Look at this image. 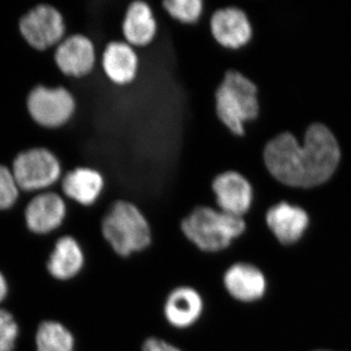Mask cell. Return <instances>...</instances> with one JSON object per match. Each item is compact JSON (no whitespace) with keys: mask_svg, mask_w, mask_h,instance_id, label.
<instances>
[{"mask_svg":"<svg viewBox=\"0 0 351 351\" xmlns=\"http://www.w3.org/2000/svg\"><path fill=\"white\" fill-rule=\"evenodd\" d=\"M101 66L110 82L124 86L133 82L138 75V55L125 41H112L104 50Z\"/></svg>","mask_w":351,"mask_h":351,"instance_id":"obj_15","label":"cell"},{"mask_svg":"<svg viewBox=\"0 0 351 351\" xmlns=\"http://www.w3.org/2000/svg\"><path fill=\"white\" fill-rule=\"evenodd\" d=\"M246 228L243 218L209 206L195 208L181 221L184 237L200 251L211 254L226 250Z\"/></svg>","mask_w":351,"mask_h":351,"instance_id":"obj_3","label":"cell"},{"mask_svg":"<svg viewBox=\"0 0 351 351\" xmlns=\"http://www.w3.org/2000/svg\"><path fill=\"white\" fill-rule=\"evenodd\" d=\"M265 221L280 243L290 245L301 239L308 226V215L302 208L279 202L269 208Z\"/></svg>","mask_w":351,"mask_h":351,"instance_id":"obj_13","label":"cell"},{"mask_svg":"<svg viewBox=\"0 0 351 351\" xmlns=\"http://www.w3.org/2000/svg\"><path fill=\"white\" fill-rule=\"evenodd\" d=\"M64 195L83 206L93 205L103 193L105 181L99 171L78 167L69 171L62 182Z\"/></svg>","mask_w":351,"mask_h":351,"instance_id":"obj_17","label":"cell"},{"mask_svg":"<svg viewBox=\"0 0 351 351\" xmlns=\"http://www.w3.org/2000/svg\"><path fill=\"white\" fill-rule=\"evenodd\" d=\"M85 257L82 246L73 237L58 240L47 263L48 271L59 280H69L82 271Z\"/></svg>","mask_w":351,"mask_h":351,"instance_id":"obj_18","label":"cell"},{"mask_svg":"<svg viewBox=\"0 0 351 351\" xmlns=\"http://www.w3.org/2000/svg\"><path fill=\"white\" fill-rule=\"evenodd\" d=\"M166 12L182 24H195L203 13L201 0H166L162 3Z\"/></svg>","mask_w":351,"mask_h":351,"instance_id":"obj_20","label":"cell"},{"mask_svg":"<svg viewBox=\"0 0 351 351\" xmlns=\"http://www.w3.org/2000/svg\"><path fill=\"white\" fill-rule=\"evenodd\" d=\"M215 110L219 121L235 136H243L247 122L258 117V88L234 69L226 71L215 92Z\"/></svg>","mask_w":351,"mask_h":351,"instance_id":"obj_4","label":"cell"},{"mask_svg":"<svg viewBox=\"0 0 351 351\" xmlns=\"http://www.w3.org/2000/svg\"><path fill=\"white\" fill-rule=\"evenodd\" d=\"M318 351H325V350H318Z\"/></svg>","mask_w":351,"mask_h":351,"instance_id":"obj_25","label":"cell"},{"mask_svg":"<svg viewBox=\"0 0 351 351\" xmlns=\"http://www.w3.org/2000/svg\"><path fill=\"white\" fill-rule=\"evenodd\" d=\"M204 313V300L191 286L173 289L164 302L163 314L170 326L184 330L193 327Z\"/></svg>","mask_w":351,"mask_h":351,"instance_id":"obj_10","label":"cell"},{"mask_svg":"<svg viewBox=\"0 0 351 351\" xmlns=\"http://www.w3.org/2000/svg\"><path fill=\"white\" fill-rule=\"evenodd\" d=\"M101 230L104 239L120 257L145 251L152 242L147 217L130 201H114L101 219Z\"/></svg>","mask_w":351,"mask_h":351,"instance_id":"obj_2","label":"cell"},{"mask_svg":"<svg viewBox=\"0 0 351 351\" xmlns=\"http://www.w3.org/2000/svg\"><path fill=\"white\" fill-rule=\"evenodd\" d=\"M265 167L272 177L294 188H313L327 182L338 168V141L324 124L307 128L304 144L285 132L270 140L263 151Z\"/></svg>","mask_w":351,"mask_h":351,"instance_id":"obj_1","label":"cell"},{"mask_svg":"<svg viewBox=\"0 0 351 351\" xmlns=\"http://www.w3.org/2000/svg\"><path fill=\"white\" fill-rule=\"evenodd\" d=\"M20 31L29 45L45 50L63 40L66 27L62 14L44 4L25 14L20 21Z\"/></svg>","mask_w":351,"mask_h":351,"instance_id":"obj_7","label":"cell"},{"mask_svg":"<svg viewBox=\"0 0 351 351\" xmlns=\"http://www.w3.org/2000/svg\"><path fill=\"white\" fill-rule=\"evenodd\" d=\"M18 337V326L13 316L0 309V351H12Z\"/></svg>","mask_w":351,"mask_h":351,"instance_id":"obj_22","label":"cell"},{"mask_svg":"<svg viewBox=\"0 0 351 351\" xmlns=\"http://www.w3.org/2000/svg\"><path fill=\"white\" fill-rule=\"evenodd\" d=\"M7 294V284L3 276L0 274V302L3 301Z\"/></svg>","mask_w":351,"mask_h":351,"instance_id":"obj_24","label":"cell"},{"mask_svg":"<svg viewBox=\"0 0 351 351\" xmlns=\"http://www.w3.org/2000/svg\"><path fill=\"white\" fill-rule=\"evenodd\" d=\"M210 29L215 41L228 49L243 47L253 36L250 20L239 7H225L215 11L210 20Z\"/></svg>","mask_w":351,"mask_h":351,"instance_id":"obj_9","label":"cell"},{"mask_svg":"<svg viewBox=\"0 0 351 351\" xmlns=\"http://www.w3.org/2000/svg\"><path fill=\"white\" fill-rule=\"evenodd\" d=\"M125 43L133 47H145L154 40L157 23L151 6L145 1H133L127 8L122 22Z\"/></svg>","mask_w":351,"mask_h":351,"instance_id":"obj_16","label":"cell"},{"mask_svg":"<svg viewBox=\"0 0 351 351\" xmlns=\"http://www.w3.org/2000/svg\"><path fill=\"white\" fill-rule=\"evenodd\" d=\"M36 346L38 351H73L75 338L61 323L45 321L36 332Z\"/></svg>","mask_w":351,"mask_h":351,"instance_id":"obj_19","label":"cell"},{"mask_svg":"<svg viewBox=\"0 0 351 351\" xmlns=\"http://www.w3.org/2000/svg\"><path fill=\"white\" fill-rule=\"evenodd\" d=\"M55 61L64 75L73 77L88 75L96 63L94 44L83 34L69 36L58 44Z\"/></svg>","mask_w":351,"mask_h":351,"instance_id":"obj_12","label":"cell"},{"mask_svg":"<svg viewBox=\"0 0 351 351\" xmlns=\"http://www.w3.org/2000/svg\"><path fill=\"white\" fill-rule=\"evenodd\" d=\"M212 191L217 207L232 216L243 218L253 203V186L246 177L237 171L219 173L212 182Z\"/></svg>","mask_w":351,"mask_h":351,"instance_id":"obj_8","label":"cell"},{"mask_svg":"<svg viewBox=\"0 0 351 351\" xmlns=\"http://www.w3.org/2000/svg\"><path fill=\"white\" fill-rule=\"evenodd\" d=\"M12 172L19 188L32 191L52 186L61 177L62 168L48 149H32L16 157Z\"/></svg>","mask_w":351,"mask_h":351,"instance_id":"obj_5","label":"cell"},{"mask_svg":"<svg viewBox=\"0 0 351 351\" xmlns=\"http://www.w3.org/2000/svg\"><path fill=\"white\" fill-rule=\"evenodd\" d=\"M66 207L57 193H43L34 197L25 209V221L32 232L48 233L56 230L66 218Z\"/></svg>","mask_w":351,"mask_h":351,"instance_id":"obj_14","label":"cell"},{"mask_svg":"<svg viewBox=\"0 0 351 351\" xmlns=\"http://www.w3.org/2000/svg\"><path fill=\"white\" fill-rule=\"evenodd\" d=\"M19 186L13 172L0 165V210L12 207L19 195Z\"/></svg>","mask_w":351,"mask_h":351,"instance_id":"obj_21","label":"cell"},{"mask_svg":"<svg viewBox=\"0 0 351 351\" xmlns=\"http://www.w3.org/2000/svg\"><path fill=\"white\" fill-rule=\"evenodd\" d=\"M226 292L240 302H254L262 299L267 291V278L262 270L252 263H232L223 276Z\"/></svg>","mask_w":351,"mask_h":351,"instance_id":"obj_11","label":"cell"},{"mask_svg":"<svg viewBox=\"0 0 351 351\" xmlns=\"http://www.w3.org/2000/svg\"><path fill=\"white\" fill-rule=\"evenodd\" d=\"M27 110L40 125L57 128L73 117L75 100L66 88L38 86L27 97Z\"/></svg>","mask_w":351,"mask_h":351,"instance_id":"obj_6","label":"cell"},{"mask_svg":"<svg viewBox=\"0 0 351 351\" xmlns=\"http://www.w3.org/2000/svg\"><path fill=\"white\" fill-rule=\"evenodd\" d=\"M142 351H184L166 339L149 337L142 346Z\"/></svg>","mask_w":351,"mask_h":351,"instance_id":"obj_23","label":"cell"}]
</instances>
